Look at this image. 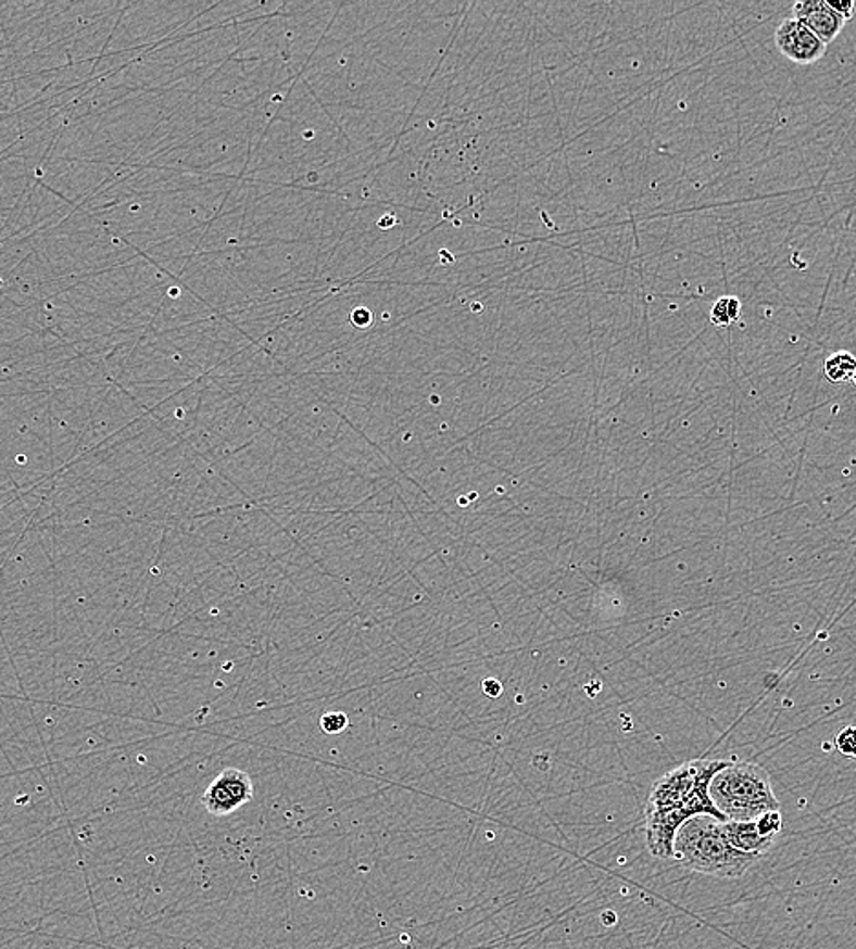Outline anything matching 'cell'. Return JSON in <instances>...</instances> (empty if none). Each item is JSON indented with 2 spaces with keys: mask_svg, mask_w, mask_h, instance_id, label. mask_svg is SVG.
<instances>
[{
  "mask_svg": "<svg viewBox=\"0 0 856 949\" xmlns=\"http://www.w3.org/2000/svg\"><path fill=\"white\" fill-rule=\"evenodd\" d=\"M829 7L833 8L834 12L839 13L840 17L849 21L855 13V2L853 0H828Z\"/></svg>",
  "mask_w": 856,
  "mask_h": 949,
  "instance_id": "cell-13",
  "label": "cell"
},
{
  "mask_svg": "<svg viewBox=\"0 0 856 949\" xmlns=\"http://www.w3.org/2000/svg\"><path fill=\"white\" fill-rule=\"evenodd\" d=\"M726 833L727 838L737 849L759 858L764 857L765 852L769 851L777 840V838L764 835L759 831L756 820L753 822H726Z\"/></svg>",
  "mask_w": 856,
  "mask_h": 949,
  "instance_id": "cell-7",
  "label": "cell"
},
{
  "mask_svg": "<svg viewBox=\"0 0 856 949\" xmlns=\"http://www.w3.org/2000/svg\"><path fill=\"white\" fill-rule=\"evenodd\" d=\"M855 371L856 356L849 351H836L823 364V375L831 383L851 382Z\"/></svg>",
  "mask_w": 856,
  "mask_h": 949,
  "instance_id": "cell-8",
  "label": "cell"
},
{
  "mask_svg": "<svg viewBox=\"0 0 856 949\" xmlns=\"http://www.w3.org/2000/svg\"><path fill=\"white\" fill-rule=\"evenodd\" d=\"M348 716L343 712H327V714L322 716L320 726L326 734H340L348 729Z\"/></svg>",
  "mask_w": 856,
  "mask_h": 949,
  "instance_id": "cell-12",
  "label": "cell"
},
{
  "mask_svg": "<svg viewBox=\"0 0 856 949\" xmlns=\"http://www.w3.org/2000/svg\"><path fill=\"white\" fill-rule=\"evenodd\" d=\"M729 760H694L665 772L652 785L646 800V847L659 860L674 858V844L681 827L691 818H727L710 798V782Z\"/></svg>",
  "mask_w": 856,
  "mask_h": 949,
  "instance_id": "cell-1",
  "label": "cell"
},
{
  "mask_svg": "<svg viewBox=\"0 0 856 949\" xmlns=\"http://www.w3.org/2000/svg\"><path fill=\"white\" fill-rule=\"evenodd\" d=\"M742 316V302L737 296H721L710 309V321L716 327H729Z\"/></svg>",
  "mask_w": 856,
  "mask_h": 949,
  "instance_id": "cell-9",
  "label": "cell"
},
{
  "mask_svg": "<svg viewBox=\"0 0 856 949\" xmlns=\"http://www.w3.org/2000/svg\"><path fill=\"white\" fill-rule=\"evenodd\" d=\"M793 18L807 26L828 47L845 26V18L840 17L828 0H798L793 4Z\"/></svg>",
  "mask_w": 856,
  "mask_h": 949,
  "instance_id": "cell-6",
  "label": "cell"
},
{
  "mask_svg": "<svg viewBox=\"0 0 856 949\" xmlns=\"http://www.w3.org/2000/svg\"><path fill=\"white\" fill-rule=\"evenodd\" d=\"M834 749L839 750L840 755L847 756L856 760V726L847 725L836 734L834 738Z\"/></svg>",
  "mask_w": 856,
  "mask_h": 949,
  "instance_id": "cell-10",
  "label": "cell"
},
{
  "mask_svg": "<svg viewBox=\"0 0 856 949\" xmlns=\"http://www.w3.org/2000/svg\"><path fill=\"white\" fill-rule=\"evenodd\" d=\"M710 798L727 822H753L780 811L771 776L751 761H731L710 782Z\"/></svg>",
  "mask_w": 856,
  "mask_h": 949,
  "instance_id": "cell-3",
  "label": "cell"
},
{
  "mask_svg": "<svg viewBox=\"0 0 856 949\" xmlns=\"http://www.w3.org/2000/svg\"><path fill=\"white\" fill-rule=\"evenodd\" d=\"M756 822H758L759 831L771 838H778V835L782 833L783 818L780 811L767 812L764 817H759Z\"/></svg>",
  "mask_w": 856,
  "mask_h": 949,
  "instance_id": "cell-11",
  "label": "cell"
},
{
  "mask_svg": "<svg viewBox=\"0 0 856 949\" xmlns=\"http://www.w3.org/2000/svg\"><path fill=\"white\" fill-rule=\"evenodd\" d=\"M851 382L855 383V385H856V371H855V375H853V380H851Z\"/></svg>",
  "mask_w": 856,
  "mask_h": 949,
  "instance_id": "cell-14",
  "label": "cell"
},
{
  "mask_svg": "<svg viewBox=\"0 0 856 949\" xmlns=\"http://www.w3.org/2000/svg\"><path fill=\"white\" fill-rule=\"evenodd\" d=\"M775 42H777L778 52L782 53L783 58L789 59L791 63L802 64V66L818 63L828 50V47L818 39L817 35L793 17L785 18L778 26Z\"/></svg>",
  "mask_w": 856,
  "mask_h": 949,
  "instance_id": "cell-5",
  "label": "cell"
},
{
  "mask_svg": "<svg viewBox=\"0 0 856 949\" xmlns=\"http://www.w3.org/2000/svg\"><path fill=\"white\" fill-rule=\"evenodd\" d=\"M674 860L685 870L718 878H740L759 857L742 852L727 838L726 822L694 817L683 824L674 844Z\"/></svg>",
  "mask_w": 856,
  "mask_h": 949,
  "instance_id": "cell-2",
  "label": "cell"
},
{
  "mask_svg": "<svg viewBox=\"0 0 856 949\" xmlns=\"http://www.w3.org/2000/svg\"><path fill=\"white\" fill-rule=\"evenodd\" d=\"M254 798V785L246 771L225 769L209 785L201 804L212 817H227L247 806Z\"/></svg>",
  "mask_w": 856,
  "mask_h": 949,
  "instance_id": "cell-4",
  "label": "cell"
}]
</instances>
